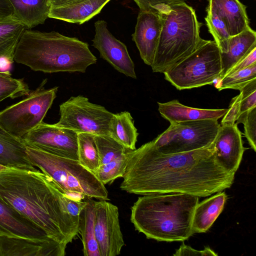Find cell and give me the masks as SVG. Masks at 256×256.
Returning <instances> with one entry per match:
<instances>
[{"instance_id": "1", "label": "cell", "mask_w": 256, "mask_h": 256, "mask_svg": "<svg viewBox=\"0 0 256 256\" xmlns=\"http://www.w3.org/2000/svg\"><path fill=\"white\" fill-rule=\"evenodd\" d=\"M120 188L130 194L144 195L183 193L210 196L232 186L234 173L217 162L213 143L186 152L164 154L152 141L130 150Z\"/></svg>"}, {"instance_id": "2", "label": "cell", "mask_w": 256, "mask_h": 256, "mask_svg": "<svg viewBox=\"0 0 256 256\" xmlns=\"http://www.w3.org/2000/svg\"><path fill=\"white\" fill-rule=\"evenodd\" d=\"M68 195L38 170L10 168L0 173V198L66 246L78 233V218L68 210Z\"/></svg>"}, {"instance_id": "3", "label": "cell", "mask_w": 256, "mask_h": 256, "mask_svg": "<svg viewBox=\"0 0 256 256\" xmlns=\"http://www.w3.org/2000/svg\"><path fill=\"white\" fill-rule=\"evenodd\" d=\"M198 202V196L183 193L144 194L132 206L130 222L147 238L184 241L193 234L192 219Z\"/></svg>"}, {"instance_id": "4", "label": "cell", "mask_w": 256, "mask_h": 256, "mask_svg": "<svg viewBox=\"0 0 256 256\" xmlns=\"http://www.w3.org/2000/svg\"><path fill=\"white\" fill-rule=\"evenodd\" d=\"M14 61L44 73L85 72L97 58L88 43L76 38L26 29L16 46Z\"/></svg>"}, {"instance_id": "5", "label": "cell", "mask_w": 256, "mask_h": 256, "mask_svg": "<svg viewBox=\"0 0 256 256\" xmlns=\"http://www.w3.org/2000/svg\"><path fill=\"white\" fill-rule=\"evenodd\" d=\"M158 12L162 27L151 67L154 72L164 73L193 52L204 39L195 10L185 2L164 6Z\"/></svg>"}, {"instance_id": "6", "label": "cell", "mask_w": 256, "mask_h": 256, "mask_svg": "<svg viewBox=\"0 0 256 256\" xmlns=\"http://www.w3.org/2000/svg\"><path fill=\"white\" fill-rule=\"evenodd\" d=\"M26 146L32 165L51 178L66 194L100 200H109L104 184L78 160Z\"/></svg>"}, {"instance_id": "7", "label": "cell", "mask_w": 256, "mask_h": 256, "mask_svg": "<svg viewBox=\"0 0 256 256\" xmlns=\"http://www.w3.org/2000/svg\"><path fill=\"white\" fill-rule=\"evenodd\" d=\"M222 71L220 52L214 40H203L190 54L164 74L165 79L178 90L211 84Z\"/></svg>"}, {"instance_id": "8", "label": "cell", "mask_w": 256, "mask_h": 256, "mask_svg": "<svg viewBox=\"0 0 256 256\" xmlns=\"http://www.w3.org/2000/svg\"><path fill=\"white\" fill-rule=\"evenodd\" d=\"M44 80L34 90L20 101L0 112V126L20 140L43 122L58 90L55 86L46 89Z\"/></svg>"}, {"instance_id": "9", "label": "cell", "mask_w": 256, "mask_h": 256, "mask_svg": "<svg viewBox=\"0 0 256 256\" xmlns=\"http://www.w3.org/2000/svg\"><path fill=\"white\" fill-rule=\"evenodd\" d=\"M220 126L215 120L172 122L152 141L156 150L164 154L189 152L210 146Z\"/></svg>"}, {"instance_id": "10", "label": "cell", "mask_w": 256, "mask_h": 256, "mask_svg": "<svg viewBox=\"0 0 256 256\" xmlns=\"http://www.w3.org/2000/svg\"><path fill=\"white\" fill-rule=\"evenodd\" d=\"M60 118L55 124L58 126L78 133L110 136L114 114L104 106L90 102L82 96H72L60 105Z\"/></svg>"}, {"instance_id": "11", "label": "cell", "mask_w": 256, "mask_h": 256, "mask_svg": "<svg viewBox=\"0 0 256 256\" xmlns=\"http://www.w3.org/2000/svg\"><path fill=\"white\" fill-rule=\"evenodd\" d=\"M78 132L42 122L22 140L26 146L65 158L78 160Z\"/></svg>"}, {"instance_id": "12", "label": "cell", "mask_w": 256, "mask_h": 256, "mask_svg": "<svg viewBox=\"0 0 256 256\" xmlns=\"http://www.w3.org/2000/svg\"><path fill=\"white\" fill-rule=\"evenodd\" d=\"M94 230L101 256L118 255L124 246L117 206L106 200H94Z\"/></svg>"}, {"instance_id": "13", "label": "cell", "mask_w": 256, "mask_h": 256, "mask_svg": "<svg viewBox=\"0 0 256 256\" xmlns=\"http://www.w3.org/2000/svg\"><path fill=\"white\" fill-rule=\"evenodd\" d=\"M94 27L92 46L98 50L100 56L117 71L127 76L136 78L134 64L126 46L111 34L104 20L96 21Z\"/></svg>"}, {"instance_id": "14", "label": "cell", "mask_w": 256, "mask_h": 256, "mask_svg": "<svg viewBox=\"0 0 256 256\" xmlns=\"http://www.w3.org/2000/svg\"><path fill=\"white\" fill-rule=\"evenodd\" d=\"M237 125L236 122L221 124L213 142L217 162L226 172L234 174L244 152L242 132Z\"/></svg>"}, {"instance_id": "15", "label": "cell", "mask_w": 256, "mask_h": 256, "mask_svg": "<svg viewBox=\"0 0 256 256\" xmlns=\"http://www.w3.org/2000/svg\"><path fill=\"white\" fill-rule=\"evenodd\" d=\"M162 27V17L158 12L140 10L132 38L142 59L150 66L154 59Z\"/></svg>"}, {"instance_id": "16", "label": "cell", "mask_w": 256, "mask_h": 256, "mask_svg": "<svg viewBox=\"0 0 256 256\" xmlns=\"http://www.w3.org/2000/svg\"><path fill=\"white\" fill-rule=\"evenodd\" d=\"M0 236L53 240L40 227L0 198Z\"/></svg>"}, {"instance_id": "17", "label": "cell", "mask_w": 256, "mask_h": 256, "mask_svg": "<svg viewBox=\"0 0 256 256\" xmlns=\"http://www.w3.org/2000/svg\"><path fill=\"white\" fill-rule=\"evenodd\" d=\"M66 247L54 240L0 236V256H64Z\"/></svg>"}, {"instance_id": "18", "label": "cell", "mask_w": 256, "mask_h": 256, "mask_svg": "<svg viewBox=\"0 0 256 256\" xmlns=\"http://www.w3.org/2000/svg\"><path fill=\"white\" fill-rule=\"evenodd\" d=\"M206 10L217 14L225 22L230 36L250 26L246 6L239 0H208Z\"/></svg>"}, {"instance_id": "19", "label": "cell", "mask_w": 256, "mask_h": 256, "mask_svg": "<svg viewBox=\"0 0 256 256\" xmlns=\"http://www.w3.org/2000/svg\"><path fill=\"white\" fill-rule=\"evenodd\" d=\"M158 110L170 123L201 120H218L228 109H202L189 107L174 100L164 103L158 102Z\"/></svg>"}, {"instance_id": "20", "label": "cell", "mask_w": 256, "mask_h": 256, "mask_svg": "<svg viewBox=\"0 0 256 256\" xmlns=\"http://www.w3.org/2000/svg\"><path fill=\"white\" fill-rule=\"evenodd\" d=\"M256 48V32L250 26L240 33L231 36L226 52H220L222 71L218 82L228 70Z\"/></svg>"}, {"instance_id": "21", "label": "cell", "mask_w": 256, "mask_h": 256, "mask_svg": "<svg viewBox=\"0 0 256 256\" xmlns=\"http://www.w3.org/2000/svg\"><path fill=\"white\" fill-rule=\"evenodd\" d=\"M0 164L10 168L37 170L30 162L22 140L10 134L0 126Z\"/></svg>"}, {"instance_id": "22", "label": "cell", "mask_w": 256, "mask_h": 256, "mask_svg": "<svg viewBox=\"0 0 256 256\" xmlns=\"http://www.w3.org/2000/svg\"><path fill=\"white\" fill-rule=\"evenodd\" d=\"M110 0H82L65 6L50 8L48 18L82 24L99 14Z\"/></svg>"}, {"instance_id": "23", "label": "cell", "mask_w": 256, "mask_h": 256, "mask_svg": "<svg viewBox=\"0 0 256 256\" xmlns=\"http://www.w3.org/2000/svg\"><path fill=\"white\" fill-rule=\"evenodd\" d=\"M228 196L219 192L196 205L193 214L192 230L193 234L208 231L222 211Z\"/></svg>"}, {"instance_id": "24", "label": "cell", "mask_w": 256, "mask_h": 256, "mask_svg": "<svg viewBox=\"0 0 256 256\" xmlns=\"http://www.w3.org/2000/svg\"><path fill=\"white\" fill-rule=\"evenodd\" d=\"M12 15L28 29L42 24L48 18L50 7L48 0H8Z\"/></svg>"}, {"instance_id": "25", "label": "cell", "mask_w": 256, "mask_h": 256, "mask_svg": "<svg viewBox=\"0 0 256 256\" xmlns=\"http://www.w3.org/2000/svg\"><path fill=\"white\" fill-rule=\"evenodd\" d=\"M78 232L82 238L84 256H101L95 235L94 200L88 197L78 216Z\"/></svg>"}, {"instance_id": "26", "label": "cell", "mask_w": 256, "mask_h": 256, "mask_svg": "<svg viewBox=\"0 0 256 256\" xmlns=\"http://www.w3.org/2000/svg\"><path fill=\"white\" fill-rule=\"evenodd\" d=\"M26 26L12 14L0 18V58L14 62L15 50Z\"/></svg>"}, {"instance_id": "27", "label": "cell", "mask_w": 256, "mask_h": 256, "mask_svg": "<svg viewBox=\"0 0 256 256\" xmlns=\"http://www.w3.org/2000/svg\"><path fill=\"white\" fill-rule=\"evenodd\" d=\"M138 135L130 114L126 111L114 114L110 136L129 150H134Z\"/></svg>"}, {"instance_id": "28", "label": "cell", "mask_w": 256, "mask_h": 256, "mask_svg": "<svg viewBox=\"0 0 256 256\" xmlns=\"http://www.w3.org/2000/svg\"><path fill=\"white\" fill-rule=\"evenodd\" d=\"M78 161L93 173L100 166L94 135L86 132L78 133Z\"/></svg>"}, {"instance_id": "29", "label": "cell", "mask_w": 256, "mask_h": 256, "mask_svg": "<svg viewBox=\"0 0 256 256\" xmlns=\"http://www.w3.org/2000/svg\"><path fill=\"white\" fill-rule=\"evenodd\" d=\"M30 92L24 78H12L10 71L0 72V102L8 98L26 96Z\"/></svg>"}, {"instance_id": "30", "label": "cell", "mask_w": 256, "mask_h": 256, "mask_svg": "<svg viewBox=\"0 0 256 256\" xmlns=\"http://www.w3.org/2000/svg\"><path fill=\"white\" fill-rule=\"evenodd\" d=\"M94 140L100 166L118 158L129 150L110 136L94 135Z\"/></svg>"}, {"instance_id": "31", "label": "cell", "mask_w": 256, "mask_h": 256, "mask_svg": "<svg viewBox=\"0 0 256 256\" xmlns=\"http://www.w3.org/2000/svg\"><path fill=\"white\" fill-rule=\"evenodd\" d=\"M130 150L110 162L99 166L93 174L104 184L118 178H122L127 166Z\"/></svg>"}, {"instance_id": "32", "label": "cell", "mask_w": 256, "mask_h": 256, "mask_svg": "<svg viewBox=\"0 0 256 256\" xmlns=\"http://www.w3.org/2000/svg\"><path fill=\"white\" fill-rule=\"evenodd\" d=\"M205 20L208 31L220 52H226L231 36L225 22L217 14L209 11H206Z\"/></svg>"}, {"instance_id": "33", "label": "cell", "mask_w": 256, "mask_h": 256, "mask_svg": "<svg viewBox=\"0 0 256 256\" xmlns=\"http://www.w3.org/2000/svg\"><path fill=\"white\" fill-rule=\"evenodd\" d=\"M256 78V63L215 82L214 86L218 90L234 89L240 90L250 80Z\"/></svg>"}, {"instance_id": "34", "label": "cell", "mask_w": 256, "mask_h": 256, "mask_svg": "<svg viewBox=\"0 0 256 256\" xmlns=\"http://www.w3.org/2000/svg\"><path fill=\"white\" fill-rule=\"evenodd\" d=\"M236 123L244 124V136L252 148L256 152V106L241 114Z\"/></svg>"}, {"instance_id": "35", "label": "cell", "mask_w": 256, "mask_h": 256, "mask_svg": "<svg viewBox=\"0 0 256 256\" xmlns=\"http://www.w3.org/2000/svg\"><path fill=\"white\" fill-rule=\"evenodd\" d=\"M239 90L240 95V116L256 106V78L250 80Z\"/></svg>"}, {"instance_id": "36", "label": "cell", "mask_w": 256, "mask_h": 256, "mask_svg": "<svg viewBox=\"0 0 256 256\" xmlns=\"http://www.w3.org/2000/svg\"><path fill=\"white\" fill-rule=\"evenodd\" d=\"M142 10L160 11L163 6L185 2L186 0H134Z\"/></svg>"}, {"instance_id": "37", "label": "cell", "mask_w": 256, "mask_h": 256, "mask_svg": "<svg viewBox=\"0 0 256 256\" xmlns=\"http://www.w3.org/2000/svg\"><path fill=\"white\" fill-rule=\"evenodd\" d=\"M240 95L239 94L232 100L226 112L222 116L221 124L236 122L240 116Z\"/></svg>"}, {"instance_id": "38", "label": "cell", "mask_w": 256, "mask_h": 256, "mask_svg": "<svg viewBox=\"0 0 256 256\" xmlns=\"http://www.w3.org/2000/svg\"><path fill=\"white\" fill-rule=\"evenodd\" d=\"M173 256H218V254H216L210 247H206L203 250H194L193 248H192L190 246L182 243L179 248L176 250L175 254H173Z\"/></svg>"}, {"instance_id": "39", "label": "cell", "mask_w": 256, "mask_h": 256, "mask_svg": "<svg viewBox=\"0 0 256 256\" xmlns=\"http://www.w3.org/2000/svg\"><path fill=\"white\" fill-rule=\"evenodd\" d=\"M254 63H256V48H254L246 56L231 68L224 76L242 70Z\"/></svg>"}, {"instance_id": "40", "label": "cell", "mask_w": 256, "mask_h": 256, "mask_svg": "<svg viewBox=\"0 0 256 256\" xmlns=\"http://www.w3.org/2000/svg\"><path fill=\"white\" fill-rule=\"evenodd\" d=\"M12 8L8 0H0V18L12 15Z\"/></svg>"}, {"instance_id": "41", "label": "cell", "mask_w": 256, "mask_h": 256, "mask_svg": "<svg viewBox=\"0 0 256 256\" xmlns=\"http://www.w3.org/2000/svg\"><path fill=\"white\" fill-rule=\"evenodd\" d=\"M82 0H48L50 8L72 4Z\"/></svg>"}, {"instance_id": "42", "label": "cell", "mask_w": 256, "mask_h": 256, "mask_svg": "<svg viewBox=\"0 0 256 256\" xmlns=\"http://www.w3.org/2000/svg\"><path fill=\"white\" fill-rule=\"evenodd\" d=\"M13 62L6 57L0 58V72L10 71Z\"/></svg>"}, {"instance_id": "43", "label": "cell", "mask_w": 256, "mask_h": 256, "mask_svg": "<svg viewBox=\"0 0 256 256\" xmlns=\"http://www.w3.org/2000/svg\"><path fill=\"white\" fill-rule=\"evenodd\" d=\"M10 168L0 164V173L2 172L6 171Z\"/></svg>"}]
</instances>
